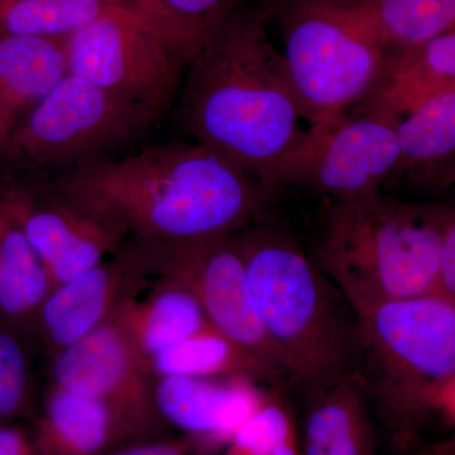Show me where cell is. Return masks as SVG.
<instances>
[{
  "instance_id": "cell-23",
  "label": "cell",
  "mask_w": 455,
  "mask_h": 455,
  "mask_svg": "<svg viewBox=\"0 0 455 455\" xmlns=\"http://www.w3.org/2000/svg\"><path fill=\"white\" fill-rule=\"evenodd\" d=\"M109 17L151 20L133 9L100 0H0V37L65 40L84 27Z\"/></svg>"
},
{
  "instance_id": "cell-11",
  "label": "cell",
  "mask_w": 455,
  "mask_h": 455,
  "mask_svg": "<svg viewBox=\"0 0 455 455\" xmlns=\"http://www.w3.org/2000/svg\"><path fill=\"white\" fill-rule=\"evenodd\" d=\"M398 157L396 122L350 112L325 132L289 187L310 188L331 200L371 196L385 190Z\"/></svg>"
},
{
  "instance_id": "cell-29",
  "label": "cell",
  "mask_w": 455,
  "mask_h": 455,
  "mask_svg": "<svg viewBox=\"0 0 455 455\" xmlns=\"http://www.w3.org/2000/svg\"><path fill=\"white\" fill-rule=\"evenodd\" d=\"M353 0H260L259 9L266 14L267 20L276 17L284 11L298 7H335L347 4Z\"/></svg>"
},
{
  "instance_id": "cell-19",
  "label": "cell",
  "mask_w": 455,
  "mask_h": 455,
  "mask_svg": "<svg viewBox=\"0 0 455 455\" xmlns=\"http://www.w3.org/2000/svg\"><path fill=\"white\" fill-rule=\"evenodd\" d=\"M164 286L148 298H132L112 322L148 364L149 359L211 325L196 293L178 278L163 274Z\"/></svg>"
},
{
  "instance_id": "cell-13",
  "label": "cell",
  "mask_w": 455,
  "mask_h": 455,
  "mask_svg": "<svg viewBox=\"0 0 455 455\" xmlns=\"http://www.w3.org/2000/svg\"><path fill=\"white\" fill-rule=\"evenodd\" d=\"M157 247L128 238L94 268L60 284L44 307V322L51 339L64 349L109 322L125 301L136 298L139 283L156 271Z\"/></svg>"
},
{
  "instance_id": "cell-25",
  "label": "cell",
  "mask_w": 455,
  "mask_h": 455,
  "mask_svg": "<svg viewBox=\"0 0 455 455\" xmlns=\"http://www.w3.org/2000/svg\"><path fill=\"white\" fill-rule=\"evenodd\" d=\"M50 276L20 227L0 230V307L22 314L40 304L50 289Z\"/></svg>"
},
{
  "instance_id": "cell-4",
  "label": "cell",
  "mask_w": 455,
  "mask_h": 455,
  "mask_svg": "<svg viewBox=\"0 0 455 455\" xmlns=\"http://www.w3.org/2000/svg\"><path fill=\"white\" fill-rule=\"evenodd\" d=\"M449 215L385 191L331 200L313 259L352 307L436 292Z\"/></svg>"
},
{
  "instance_id": "cell-20",
  "label": "cell",
  "mask_w": 455,
  "mask_h": 455,
  "mask_svg": "<svg viewBox=\"0 0 455 455\" xmlns=\"http://www.w3.org/2000/svg\"><path fill=\"white\" fill-rule=\"evenodd\" d=\"M131 443L106 403L57 386L47 403L35 451L36 455H103Z\"/></svg>"
},
{
  "instance_id": "cell-12",
  "label": "cell",
  "mask_w": 455,
  "mask_h": 455,
  "mask_svg": "<svg viewBox=\"0 0 455 455\" xmlns=\"http://www.w3.org/2000/svg\"><path fill=\"white\" fill-rule=\"evenodd\" d=\"M44 200L20 197V229L40 256L55 289L82 276L113 256L128 239L118 224L65 196L49 184H37Z\"/></svg>"
},
{
  "instance_id": "cell-14",
  "label": "cell",
  "mask_w": 455,
  "mask_h": 455,
  "mask_svg": "<svg viewBox=\"0 0 455 455\" xmlns=\"http://www.w3.org/2000/svg\"><path fill=\"white\" fill-rule=\"evenodd\" d=\"M154 396L164 423L184 431L194 445L228 444L265 397L251 379L190 377H157Z\"/></svg>"
},
{
  "instance_id": "cell-30",
  "label": "cell",
  "mask_w": 455,
  "mask_h": 455,
  "mask_svg": "<svg viewBox=\"0 0 455 455\" xmlns=\"http://www.w3.org/2000/svg\"><path fill=\"white\" fill-rule=\"evenodd\" d=\"M0 455H36L35 447L20 430L0 429Z\"/></svg>"
},
{
  "instance_id": "cell-16",
  "label": "cell",
  "mask_w": 455,
  "mask_h": 455,
  "mask_svg": "<svg viewBox=\"0 0 455 455\" xmlns=\"http://www.w3.org/2000/svg\"><path fill=\"white\" fill-rule=\"evenodd\" d=\"M396 131L400 157L386 188L455 185V90L438 92L398 118Z\"/></svg>"
},
{
  "instance_id": "cell-27",
  "label": "cell",
  "mask_w": 455,
  "mask_h": 455,
  "mask_svg": "<svg viewBox=\"0 0 455 455\" xmlns=\"http://www.w3.org/2000/svg\"><path fill=\"white\" fill-rule=\"evenodd\" d=\"M193 448L188 439L155 438L122 445L103 455H191Z\"/></svg>"
},
{
  "instance_id": "cell-9",
  "label": "cell",
  "mask_w": 455,
  "mask_h": 455,
  "mask_svg": "<svg viewBox=\"0 0 455 455\" xmlns=\"http://www.w3.org/2000/svg\"><path fill=\"white\" fill-rule=\"evenodd\" d=\"M156 271L196 293L212 328L259 359L283 383V371L257 313L235 233L158 245Z\"/></svg>"
},
{
  "instance_id": "cell-28",
  "label": "cell",
  "mask_w": 455,
  "mask_h": 455,
  "mask_svg": "<svg viewBox=\"0 0 455 455\" xmlns=\"http://www.w3.org/2000/svg\"><path fill=\"white\" fill-rule=\"evenodd\" d=\"M455 302V212L449 215L444 239H443L442 260H440L438 291Z\"/></svg>"
},
{
  "instance_id": "cell-2",
  "label": "cell",
  "mask_w": 455,
  "mask_h": 455,
  "mask_svg": "<svg viewBox=\"0 0 455 455\" xmlns=\"http://www.w3.org/2000/svg\"><path fill=\"white\" fill-rule=\"evenodd\" d=\"M113 220L128 238L173 245L233 235L272 194L196 140L146 147L44 182Z\"/></svg>"
},
{
  "instance_id": "cell-5",
  "label": "cell",
  "mask_w": 455,
  "mask_h": 455,
  "mask_svg": "<svg viewBox=\"0 0 455 455\" xmlns=\"http://www.w3.org/2000/svg\"><path fill=\"white\" fill-rule=\"evenodd\" d=\"M161 119L154 110L70 73L20 122L0 161L44 184L121 157Z\"/></svg>"
},
{
  "instance_id": "cell-10",
  "label": "cell",
  "mask_w": 455,
  "mask_h": 455,
  "mask_svg": "<svg viewBox=\"0 0 455 455\" xmlns=\"http://www.w3.org/2000/svg\"><path fill=\"white\" fill-rule=\"evenodd\" d=\"M53 376L59 387L106 403L132 443L157 438L166 425L156 407L148 364L112 320L61 349Z\"/></svg>"
},
{
  "instance_id": "cell-6",
  "label": "cell",
  "mask_w": 455,
  "mask_h": 455,
  "mask_svg": "<svg viewBox=\"0 0 455 455\" xmlns=\"http://www.w3.org/2000/svg\"><path fill=\"white\" fill-rule=\"evenodd\" d=\"M353 310L367 396L395 409L454 379L455 302L431 292Z\"/></svg>"
},
{
  "instance_id": "cell-21",
  "label": "cell",
  "mask_w": 455,
  "mask_h": 455,
  "mask_svg": "<svg viewBox=\"0 0 455 455\" xmlns=\"http://www.w3.org/2000/svg\"><path fill=\"white\" fill-rule=\"evenodd\" d=\"M305 455H364L368 398L359 373L310 395Z\"/></svg>"
},
{
  "instance_id": "cell-3",
  "label": "cell",
  "mask_w": 455,
  "mask_h": 455,
  "mask_svg": "<svg viewBox=\"0 0 455 455\" xmlns=\"http://www.w3.org/2000/svg\"><path fill=\"white\" fill-rule=\"evenodd\" d=\"M235 236L286 385L310 396L359 373L357 316L313 256L277 228L251 224Z\"/></svg>"
},
{
  "instance_id": "cell-18",
  "label": "cell",
  "mask_w": 455,
  "mask_h": 455,
  "mask_svg": "<svg viewBox=\"0 0 455 455\" xmlns=\"http://www.w3.org/2000/svg\"><path fill=\"white\" fill-rule=\"evenodd\" d=\"M68 70L64 40L0 37V132L7 139Z\"/></svg>"
},
{
  "instance_id": "cell-31",
  "label": "cell",
  "mask_w": 455,
  "mask_h": 455,
  "mask_svg": "<svg viewBox=\"0 0 455 455\" xmlns=\"http://www.w3.org/2000/svg\"><path fill=\"white\" fill-rule=\"evenodd\" d=\"M100 2L107 3V4L110 5H116V7L133 9V11L140 12L143 16L149 18L146 12L145 0H100ZM149 20H151V18H149ZM152 22H154V20H152Z\"/></svg>"
},
{
  "instance_id": "cell-8",
  "label": "cell",
  "mask_w": 455,
  "mask_h": 455,
  "mask_svg": "<svg viewBox=\"0 0 455 455\" xmlns=\"http://www.w3.org/2000/svg\"><path fill=\"white\" fill-rule=\"evenodd\" d=\"M71 74L164 116L190 61L146 18L109 17L65 38Z\"/></svg>"
},
{
  "instance_id": "cell-32",
  "label": "cell",
  "mask_w": 455,
  "mask_h": 455,
  "mask_svg": "<svg viewBox=\"0 0 455 455\" xmlns=\"http://www.w3.org/2000/svg\"><path fill=\"white\" fill-rule=\"evenodd\" d=\"M5 143H7V140H5L4 137L0 133V154H2L3 149H4Z\"/></svg>"
},
{
  "instance_id": "cell-7",
  "label": "cell",
  "mask_w": 455,
  "mask_h": 455,
  "mask_svg": "<svg viewBox=\"0 0 455 455\" xmlns=\"http://www.w3.org/2000/svg\"><path fill=\"white\" fill-rule=\"evenodd\" d=\"M276 17L293 89L311 119L326 132L366 100L382 73L385 51L323 8H292Z\"/></svg>"
},
{
  "instance_id": "cell-26",
  "label": "cell",
  "mask_w": 455,
  "mask_h": 455,
  "mask_svg": "<svg viewBox=\"0 0 455 455\" xmlns=\"http://www.w3.org/2000/svg\"><path fill=\"white\" fill-rule=\"evenodd\" d=\"M26 386V363L20 346L0 334V416L14 414L22 403Z\"/></svg>"
},
{
  "instance_id": "cell-22",
  "label": "cell",
  "mask_w": 455,
  "mask_h": 455,
  "mask_svg": "<svg viewBox=\"0 0 455 455\" xmlns=\"http://www.w3.org/2000/svg\"><path fill=\"white\" fill-rule=\"evenodd\" d=\"M148 368L157 377L245 379L272 386L283 385L259 359L212 325L158 353L149 359Z\"/></svg>"
},
{
  "instance_id": "cell-1",
  "label": "cell",
  "mask_w": 455,
  "mask_h": 455,
  "mask_svg": "<svg viewBox=\"0 0 455 455\" xmlns=\"http://www.w3.org/2000/svg\"><path fill=\"white\" fill-rule=\"evenodd\" d=\"M259 8H238L194 57L179 94L188 136L259 180L289 187L325 131L296 94Z\"/></svg>"
},
{
  "instance_id": "cell-15",
  "label": "cell",
  "mask_w": 455,
  "mask_h": 455,
  "mask_svg": "<svg viewBox=\"0 0 455 455\" xmlns=\"http://www.w3.org/2000/svg\"><path fill=\"white\" fill-rule=\"evenodd\" d=\"M385 53L379 82L353 112L379 114L397 122L433 95L455 90V31Z\"/></svg>"
},
{
  "instance_id": "cell-24",
  "label": "cell",
  "mask_w": 455,
  "mask_h": 455,
  "mask_svg": "<svg viewBox=\"0 0 455 455\" xmlns=\"http://www.w3.org/2000/svg\"><path fill=\"white\" fill-rule=\"evenodd\" d=\"M148 17L193 61L238 9L239 0H145Z\"/></svg>"
},
{
  "instance_id": "cell-17",
  "label": "cell",
  "mask_w": 455,
  "mask_h": 455,
  "mask_svg": "<svg viewBox=\"0 0 455 455\" xmlns=\"http://www.w3.org/2000/svg\"><path fill=\"white\" fill-rule=\"evenodd\" d=\"M319 8L385 52L455 31V0H353Z\"/></svg>"
}]
</instances>
